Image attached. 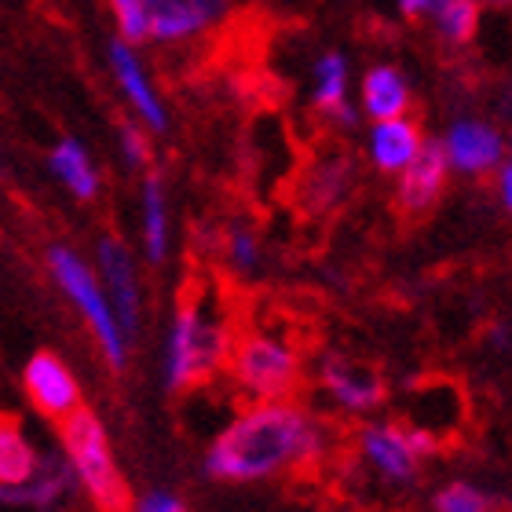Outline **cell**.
Returning <instances> with one entry per match:
<instances>
[{"instance_id":"23","label":"cell","mask_w":512,"mask_h":512,"mask_svg":"<svg viewBox=\"0 0 512 512\" xmlns=\"http://www.w3.org/2000/svg\"><path fill=\"white\" fill-rule=\"evenodd\" d=\"M227 249H231V260H235L238 271H249V267H256V238L249 235V231L235 227V231H231V238H227Z\"/></svg>"},{"instance_id":"21","label":"cell","mask_w":512,"mask_h":512,"mask_svg":"<svg viewBox=\"0 0 512 512\" xmlns=\"http://www.w3.org/2000/svg\"><path fill=\"white\" fill-rule=\"evenodd\" d=\"M436 509L439 512H483V509H491V498L483 491H476V487H469V483H454V487H447V491L436 498Z\"/></svg>"},{"instance_id":"6","label":"cell","mask_w":512,"mask_h":512,"mask_svg":"<svg viewBox=\"0 0 512 512\" xmlns=\"http://www.w3.org/2000/svg\"><path fill=\"white\" fill-rule=\"evenodd\" d=\"M447 147L443 143H425L421 139V147L410 161H406L403 169V183H399V205H403L406 213H428L432 205L439 202V194L447 187Z\"/></svg>"},{"instance_id":"1","label":"cell","mask_w":512,"mask_h":512,"mask_svg":"<svg viewBox=\"0 0 512 512\" xmlns=\"http://www.w3.org/2000/svg\"><path fill=\"white\" fill-rule=\"evenodd\" d=\"M319 454V428L300 406L267 399L253 406L216 439L209 450V472L216 480H267L297 469Z\"/></svg>"},{"instance_id":"7","label":"cell","mask_w":512,"mask_h":512,"mask_svg":"<svg viewBox=\"0 0 512 512\" xmlns=\"http://www.w3.org/2000/svg\"><path fill=\"white\" fill-rule=\"evenodd\" d=\"M26 392H30L33 406L48 417H66L77 406L74 374L52 352H41L30 359V366H26Z\"/></svg>"},{"instance_id":"24","label":"cell","mask_w":512,"mask_h":512,"mask_svg":"<svg viewBox=\"0 0 512 512\" xmlns=\"http://www.w3.org/2000/svg\"><path fill=\"white\" fill-rule=\"evenodd\" d=\"M121 147H125V158L128 165H147L150 161V147H147V136L143 132H136L132 125H125V132H121Z\"/></svg>"},{"instance_id":"17","label":"cell","mask_w":512,"mask_h":512,"mask_svg":"<svg viewBox=\"0 0 512 512\" xmlns=\"http://www.w3.org/2000/svg\"><path fill=\"white\" fill-rule=\"evenodd\" d=\"M37 469L30 443L22 436V428L15 417L0 414V483H22L30 480V472Z\"/></svg>"},{"instance_id":"2","label":"cell","mask_w":512,"mask_h":512,"mask_svg":"<svg viewBox=\"0 0 512 512\" xmlns=\"http://www.w3.org/2000/svg\"><path fill=\"white\" fill-rule=\"evenodd\" d=\"M227 348H231V337L224 322L209 315L202 297H194L191 289L180 293V311H176L169 341V388L205 384L224 366Z\"/></svg>"},{"instance_id":"20","label":"cell","mask_w":512,"mask_h":512,"mask_svg":"<svg viewBox=\"0 0 512 512\" xmlns=\"http://www.w3.org/2000/svg\"><path fill=\"white\" fill-rule=\"evenodd\" d=\"M439 30L450 41H472L476 37V26H480V0H443L439 4Z\"/></svg>"},{"instance_id":"10","label":"cell","mask_w":512,"mask_h":512,"mask_svg":"<svg viewBox=\"0 0 512 512\" xmlns=\"http://www.w3.org/2000/svg\"><path fill=\"white\" fill-rule=\"evenodd\" d=\"M99 267H103L110 297L118 304V326H125V333H132L139 319V289H136L132 253L121 246L118 238H103V246H99Z\"/></svg>"},{"instance_id":"16","label":"cell","mask_w":512,"mask_h":512,"mask_svg":"<svg viewBox=\"0 0 512 512\" xmlns=\"http://www.w3.org/2000/svg\"><path fill=\"white\" fill-rule=\"evenodd\" d=\"M52 169L81 202H88V198L99 194V176H96V169H92V161H88L85 147H81L77 139H63V143L55 147Z\"/></svg>"},{"instance_id":"3","label":"cell","mask_w":512,"mask_h":512,"mask_svg":"<svg viewBox=\"0 0 512 512\" xmlns=\"http://www.w3.org/2000/svg\"><path fill=\"white\" fill-rule=\"evenodd\" d=\"M63 447L74 461V472L81 476L85 491L92 494V502L99 509H128L132 494H128L125 476L118 472L114 458H110V443L103 425L96 421L92 410L74 406L63 417Z\"/></svg>"},{"instance_id":"25","label":"cell","mask_w":512,"mask_h":512,"mask_svg":"<svg viewBox=\"0 0 512 512\" xmlns=\"http://www.w3.org/2000/svg\"><path fill=\"white\" fill-rule=\"evenodd\" d=\"M139 509H147V512H183L187 505H183L176 494H147Z\"/></svg>"},{"instance_id":"11","label":"cell","mask_w":512,"mask_h":512,"mask_svg":"<svg viewBox=\"0 0 512 512\" xmlns=\"http://www.w3.org/2000/svg\"><path fill=\"white\" fill-rule=\"evenodd\" d=\"M359 443H363L366 461H370L381 476H388V480L403 483L417 472V461L421 458L414 454L403 428H395V425L366 428L363 436H359Z\"/></svg>"},{"instance_id":"26","label":"cell","mask_w":512,"mask_h":512,"mask_svg":"<svg viewBox=\"0 0 512 512\" xmlns=\"http://www.w3.org/2000/svg\"><path fill=\"white\" fill-rule=\"evenodd\" d=\"M443 0H399V8L406 11V15H421V11H436Z\"/></svg>"},{"instance_id":"5","label":"cell","mask_w":512,"mask_h":512,"mask_svg":"<svg viewBox=\"0 0 512 512\" xmlns=\"http://www.w3.org/2000/svg\"><path fill=\"white\" fill-rule=\"evenodd\" d=\"M227 352H231L235 377L253 395H260V399H286L297 388V352L278 341V337H271V333H249V337L235 341V348H227Z\"/></svg>"},{"instance_id":"18","label":"cell","mask_w":512,"mask_h":512,"mask_svg":"<svg viewBox=\"0 0 512 512\" xmlns=\"http://www.w3.org/2000/svg\"><path fill=\"white\" fill-rule=\"evenodd\" d=\"M315 74H319V88H315V99H319V107L330 110V114H337L341 121H352V110L344 107L348 70H344L341 55H322L319 66H315Z\"/></svg>"},{"instance_id":"14","label":"cell","mask_w":512,"mask_h":512,"mask_svg":"<svg viewBox=\"0 0 512 512\" xmlns=\"http://www.w3.org/2000/svg\"><path fill=\"white\" fill-rule=\"evenodd\" d=\"M110 63H114L121 92H125L128 103L143 114V121H147L150 128H165V110H161L154 88L147 85V77H143V70H139L136 55L128 52L125 44H114V48H110Z\"/></svg>"},{"instance_id":"12","label":"cell","mask_w":512,"mask_h":512,"mask_svg":"<svg viewBox=\"0 0 512 512\" xmlns=\"http://www.w3.org/2000/svg\"><path fill=\"white\" fill-rule=\"evenodd\" d=\"M322 381L330 388V395L348 410H370L384 399V384L374 370H366L348 359H326L322 366Z\"/></svg>"},{"instance_id":"4","label":"cell","mask_w":512,"mask_h":512,"mask_svg":"<svg viewBox=\"0 0 512 512\" xmlns=\"http://www.w3.org/2000/svg\"><path fill=\"white\" fill-rule=\"evenodd\" d=\"M48 264H52L59 286L66 289V297L74 300L77 311H81L85 322L92 326L99 348L107 352V363L121 366L125 363V330H121L118 319H114V311H110V304H107V293L99 289L96 275L88 271V264L81 260V256L70 253V249H63V246L48 253Z\"/></svg>"},{"instance_id":"27","label":"cell","mask_w":512,"mask_h":512,"mask_svg":"<svg viewBox=\"0 0 512 512\" xmlns=\"http://www.w3.org/2000/svg\"><path fill=\"white\" fill-rule=\"evenodd\" d=\"M498 194H502V205L509 209V202H512V172H509V165L498 172Z\"/></svg>"},{"instance_id":"9","label":"cell","mask_w":512,"mask_h":512,"mask_svg":"<svg viewBox=\"0 0 512 512\" xmlns=\"http://www.w3.org/2000/svg\"><path fill=\"white\" fill-rule=\"evenodd\" d=\"M447 161L461 172H487L502 161V136L483 121H461L447 136Z\"/></svg>"},{"instance_id":"19","label":"cell","mask_w":512,"mask_h":512,"mask_svg":"<svg viewBox=\"0 0 512 512\" xmlns=\"http://www.w3.org/2000/svg\"><path fill=\"white\" fill-rule=\"evenodd\" d=\"M143 235H147V256L158 264L165 260V242H169V227H165V202H161L158 180L147 183L143 194Z\"/></svg>"},{"instance_id":"15","label":"cell","mask_w":512,"mask_h":512,"mask_svg":"<svg viewBox=\"0 0 512 512\" xmlns=\"http://www.w3.org/2000/svg\"><path fill=\"white\" fill-rule=\"evenodd\" d=\"M363 103H366V114H370L374 121L399 118V114L410 107L406 81L395 74L392 66H377V70H370L363 81Z\"/></svg>"},{"instance_id":"22","label":"cell","mask_w":512,"mask_h":512,"mask_svg":"<svg viewBox=\"0 0 512 512\" xmlns=\"http://www.w3.org/2000/svg\"><path fill=\"white\" fill-rule=\"evenodd\" d=\"M114 4V11H118V22L121 30H125V37H147V22H143V4L139 0H110Z\"/></svg>"},{"instance_id":"8","label":"cell","mask_w":512,"mask_h":512,"mask_svg":"<svg viewBox=\"0 0 512 512\" xmlns=\"http://www.w3.org/2000/svg\"><path fill=\"white\" fill-rule=\"evenodd\" d=\"M147 33L158 41H180L191 33L205 30L216 19V0H139Z\"/></svg>"},{"instance_id":"13","label":"cell","mask_w":512,"mask_h":512,"mask_svg":"<svg viewBox=\"0 0 512 512\" xmlns=\"http://www.w3.org/2000/svg\"><path fill=\"white\" fill-rule=\"evenodd\" d=\"M417 147H421V132H417L414 121L399 118H384L377 121L374 136H370V154H374V165L384 172H399L406 161L414 158Z\"/></svg>"}]
</instances>
